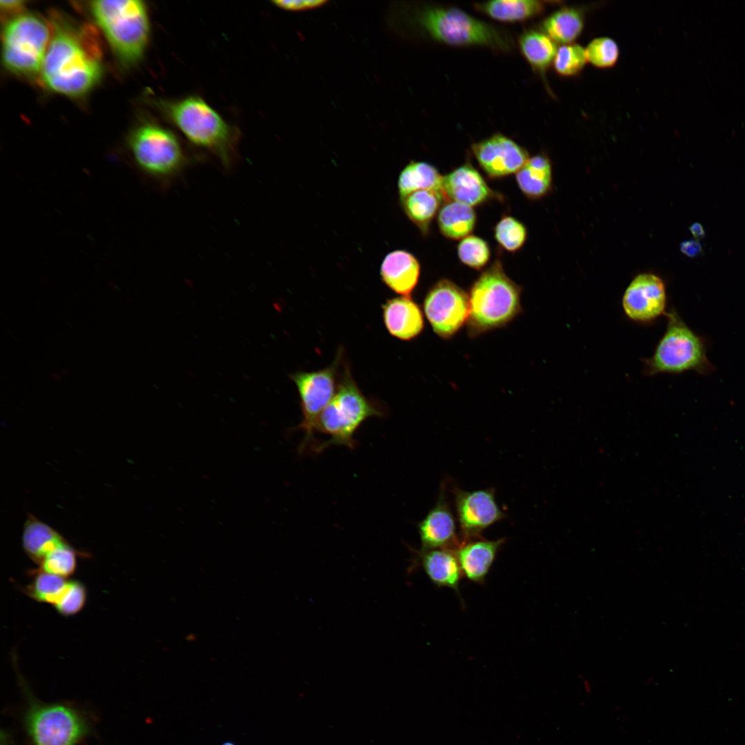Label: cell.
I'll list each match as a JSON object with an SVG mask.
<instances>
[{"label": "cell", "mask_w": 745, "mask_h": 745, "mask_svg": "<svg viewBox=\"0 0 745 745\" xmlns=\"http://www.w3.org/2000/svg\"><path fill=\"white\" fill-rule=\"evenodd\" d=\"M41 68L45 85L59 94L78 97L99 82L103 71L99 44L88 28L54 21Z\"/></svg>", "instance_id": "cell-1"}, {"label": "cell", "mask_w": 745, "mask_h": 745, "mask_svg": "<svg viewBox=\"0 0 745 745\" xmlns=\"http://www.w3.org/2000/svg\"><path fill=\"white\" fill-rule=\"evenodd\" d=\"M157 104L190 142L216 155L224 165H230L235 152V132L204 99L188 96L176 100H159Z\"/></svg>", "instance_id": "cell-2"}, {"label": "cell", "mask_w": 745, "mask_h": 745, "mask_svg": "<svg viewBox=\"0 0 745 745\" xmlns=\"http://www.w3.org/2000/svg\"><path fill=\"white\" fill-rule=\"evenodd\" d=\"M521 288L495 260L472 285L467 321L470 337L506 326L522 311Z\"/></svg>", "instance_id": "cell-3"}, {"label": "cell", "mask_w": 745, "mask_h": 745, "mask_svg": "<svg viewBox=\"0 0 745 745\" xmlns=\"http://www.w3.org/2000/svg\"><path fill=\"white\" fill-rule=\"evenodd\" d=\"M385 409L361 392L346 364L339 376L335 394L320 414L316 432L328 437L320 443L317 452L332 445L355 448V435L369 417H383Z\"/></svg>", "instance_id": "cell-4"}, {"label": "cell", "mask_w": 745, "mask_h": 745, "mask_svg": "<svg viewBox=\"0 0 745 745\" xmlns=\"http://www.w3.org/2000/svg\"><path fill=\"white\" fill-rule=\"evenodd\" d=\"M90 11L122 63L131 66L146 50L150 34L148 10L139 0L92 1Z\"/></svg>", "instance_id": "cell-5"}, {"label": "cell", "mask_w": 745, "mask_h": 745, "mask_svg": "<svg viewBox=\"0 0 745 745\" xmlns=\"http://www.w3.org/2000/svg\"><path fill=\"white\" fill-rule=\"evenodd\" d=\"M419 20L433 39L448 45L480 46L501 51L512 48L506 33L457 8H428Z\"/></svg>", "instance_id": "cell-6"}, {"label": "cell", "mask_w": 745, "mask_h": 745, "mask_svg": "<svg viewBox=\"0 0 745 745\" xmlns=\"http://www.w3.org/2000/svg\"><path fill=\"white\" fill-rule=\"evenodd\" d=\"M48 25L41 17L19 13L6 22L2 37V59L11 72L32 77L41 72L50 41Z\"/></svg>", "instance_id": "cell-7"}, {"label": "cell", "mask_w": 745, "mask_h": 745, "mask_svg": "<svg viewBox=\"0 0 745 745\" xmlns=\"http://www.w3.org/2000/svg\"><path fill=\"white\" fill-rule=\"evenodd\" d=\"M645 366L646 374L651 375L689 370L707 373L712 370L703 341L674 310L667 313L665 332Z\"/></svg>", "instance_id": "cell-8"}, {"label": "cell", "mask_w": 745, "mask_h": 745, "mask_svg": "<svg viewBox=\"0 0 745 745\" xmlns=\"http://www.w3.org/2000/svg\"><path fill=\"white\" fill-rule=\"evenodd\" d=\"M128 145L135 162L145 174L158 179L177 175L186 156L176 135L153 123H145L131 133Z\"/></svg>", "instance_id": "cell-9"}, {"label": "cell", "mask_w": 745, "mask_h": 745, "mask_svg": "<svg viewBox=\"0 0 745 745\" xmlns=\"http://www.w3.org/2000/svg\"><path fill=\"white\" fill-rule=\"evenodd\" d=\"M341 359L342 352L339 350L328 366L315 371H297L289 375L297 389L302 412L300 424L294 428L304 433L299 447V453L307 450L316 452L319 445L315 436L317 420L335 394Z\"/></svg>", "instance_id": "cell-10"}, {"label": "cell", "mask_w": 745, "mask_h": 745, "mask_svg": "<svg viewBox=\"0 0 745 745\" xmlns=\"http://www.w3.org/2000/svg\"><path fill=\"white\" fill-rule=\"evenodd\" d=\"M25 725L32 745H75L88 731L77 711L60 704L31 699Z\"/></svg>", "instance_id": "cell-11"}, {"label": "cell", "mask_w": 745, "mask_h": 745, "mask_svg": "<svg viewBox=\"0 0 745 745\" xmlns=\"http://www.w3.org/2000/svg\"><path fill=\"white\" fill-rule=\"evenodd\" d=\"M424 310L434 332L449 339L468 321V295L453 281L440 279L426 294Z\"/></svg>", "instance_id": "cell-12"}, {"label": "cell", "mask_w": 745, "mask_h": 745, "mask_svg": "<svg viewBox=\"0 0 745 745\" xmlns=\"http://www.w3.org/2000/svg\"><path fill=\"white\" fill-rule=\"evenodd\" d=\"M453 491L461 543L482 537L484 530L506 517L493 488Z\"/></svg>", "instance_id": "cell-13"}, {"label": "cell", "mask_w": 745, "mask_h": 745, "mask_svg": "<svg viewBox=\"0 0 745 745\" xmlns=\"http://www.w3.org/2000/svg\"><path fill=\"white\" fill-rule=\"evenodd\" d=\"M471 150L480 167L490 178L516 173L529 159L523 147L501 134H495L473 143Z\"/></svg>", "instance_id": "cell-14"}, {"label": "cell", "mask_w": 745, "mask_h": 745, "mask_svg": "<svg viewBox=\"0 0 745 745\" xmlns=\"http://www.w3.org/2000/svg\"><path fill=\"white\" fill-rule=\"evenodd\" d=\"M622 304L624 313L631 320L647 322L657 318L666 308L664 281L653 273L637 275L626 288Z\"/></svg>", "instance_id": "cell-15"}, {"label": "cell", "mask_w": 745, "mask_h": 745, "mask_svg": "<svg viewBox=\"0 0 745 745\" xmlns=\"http://www.w3.org/2000/svg\"><path fill=\"white\" fill-rule=\"evenodd\" d=\"M441 487L435 505L417 524L422 549H456L461 544L454 515Z\"/></svg>", "instance_id": "cell-16"}, {"label": "cell", "mask_w": 745, "mask_h": 745, "mask_svg": "<svg viewBox=\"0 0 745 745\" xmlns=\"http://www.w3.org/2000/svg\"><path fill=\"white\" fill-rule=\"evenodd\" d=\"M441 188L446 199L471 207L485 203L493 195L481 174L469 163L443 176Z\"/></svg>", "instance_id": "cell-17"}, {"label": "cell", "mask_w": 745, "mask_h": 745, "mask_svg": "<svg viewBox=\"0 0 745 745\" xmlns=\"http://www.w3.org/2000/svg\"><path fill=\"white\" fill-rule=\"evenodd\" d=\"M414 564L422 568L431 582L438 588L453 589L461 599L459 584L463 577L455 550L435 548L413 550Z\"/></svg>", "instance_id": "cell-18"}, {"label": "cell", "mask_w": 745, "mask_h": 745, "mask_svg": "<svg viewBox=\"0 0 745 745\" xmlns=\"http://www.w3.org/2000/svg\"><path fill=\"white\" fill-rule=\"evenodd\" d=\"M505 542L504 538L489 540L481 537L461 542L455 553L463 576L473 583L484 584Z\"/></svg>", "instance_id": "cell-19"}, {"label": "cell", "mask_w": 745, "mask_h": 745, "mask_svg": "<svg viewBox=\"0 0 745 745\" xmlns=\"http://www.w3.org/2000/svg\"><path fill=\"white\" fill-rule=\"evenodd\" d=\"M388 332L401 340L409 341L424 329V317L419 306L408 296L386 300L381 306Z\"/></svg>", "instance_id": "cell-20"}, {"label": "cell", "mask_w": 745, "mask_h": 745, "mask_svg": "<svg viewBox=\"0 0 745 745\" xmlns=\"http://www.w3.org/2000/svg\"><path fill=\"white\" fill-rule=\"evenodd\" d=\"M380 275L383 282L392 290L409 296L419 281L420 264L410 252L394 250L384 257Z\"/></svg>", "instance_id": "cell-21"}, {"label": "cell", "mask_w": 745, "mask_h": 745, "mask_svg": "<svg viewBox=\"0 0 745 745\" xmlns=\"http://www.w3.org/2000/svg\"><path fill=\"white\" fill-rule=\"evenodd\" d=\"M68 544L57 530L28 513L23 525L22 546L32 562L39 565L48 553Z\"/></svg>", "instance_id": "cell-22"}, {"label": "cell", "mask_w": 745, "mask_h": 745, "mask_svg": "<svg viewBox=\"0 0 745 745\" xmlns=\"http://www.w3.org/2000/svg\"><path fill=\"white\" fill-rule=\"evenodd\" d=\"M446 199L442 190H435L415 191L400 199L405 214L424 235Z\"/></svg>", "instance_id": "cell-23"}, {"label": "cell", "mask_w": 745, "mask_h": 745, "mask_svg": "<svg viewBox=\"0 0 745 745\" xmlns=\"http://www.w3.org/2000/svg\"><path fill=\"white\" fill-rule=\"evenodd\" d=\"M515 179L519 189L527 197L531 199L542 198L549 192L552 185L549 159L544 155L529 158L516 172Z\"/></svg>", "instance_id": "cell-24"}, {"label": "cell", "mask_w": 745, "mask_h": 745, "mask_svg": "<svg viewBox=\"0 0 745 745\" xmlns=\"http://www.w3.org/2000/svg\"><path fill=\"white\" fill-rule=\"evenodd\" d=\"M584 27L582 10L575 7H562L548 15L542 23V30L556 43H573L580 36Z\"/></svg>", "instance_id": "cell-25"}, {"label": "cell", "mask_w": 745, "mask_h": 745, "mask_svg": "<svg viewBox=\"0 0 745 745\" xmlns=\"http://www.w3.org/2000/svg\"><path fill=\"white\" fill-rule=\"evenodd\" d=\"M474 6L495 20L514 23L539 15L544 12L546 2L537 0H495L475 3Z\"/></svg>", "instance_id": "cell-26"}, {"label": "cell", "mask_w": 745, "mask_h": 745, "mask_svg": "<svg viewBox=\"0 0 745 745\" xmlns=\"http://www.w3.org/2000/svg\"><path fill=\"white\" fill-rule=\"evenodd\" d=\"M477 220L475 211L466 204L448 200L437 214L441 233L451 239H464L473 230Z\"/></svg>", "instance_id": "cell-27"}, {"label": "cell", "mask_w": 745, "mask_h": 745, "mask_svg": "<svg viewBox=\"0 0 745 745\" xmlns=\"http://www.w3.org/2000/svg\"><path fill=\"white\" fill-rule=\"evenodd\" d=\"M519 45L522 54L531 67L544 74L553 63L558 47L542 30H528L519 37Z\"/></svg>", "instance_id": "cell-28"}, {"label": "cell", "mask_w": 745, "mask_h": 745, "mask_svg": "<svg viewBox=\"0 0 745 745\" xmlns=\"http://www.w3.org/2000/svg\"><path fill=\"white\" fill-rule=\"evenodd\" d=\"M442 179L437 169L424 161H410L401 170L398 179L400 199L420 190H442Z\"/></svg>", "instance_id": "cell-29"}, {"label": "cell", "mask_w": 745, "mask_h": 745, "mask_svg": "<svg viewBox=\"0 0 745 745\" xmlns=\"http://www.w3.org/2000/svg\"><path fill=\"white\" fill-rule=\"evenodd\" d=\"M69 581L56 575L37 570L33 580L23 591L32 599L54 606L66 594Z\"/></svg>", "instance_id": "cell-30"}, {"label": "cell", "mask_w": 745, "mask_h": 745, "mask_svg": "<svg viewBox=\"0 0 745 745\" xmlns=\"http://www.w3.org/2000/svg\"><path fill=\"white\" fill-rule=\"evenodd\" d=\"M77 552L70 544L60 546L43 558L38 570L67 578L76 570Z\"/></svg>", "instance_id": "cell-31"}, {"label": "cell", "mask_w": 745, "mask_h": 745, "mask_svg": "<svg viewBox=\"0 0 745 745\" xmlns=\"http://www.w3.org/2000/svg\"><path fill=\"white\" fill-rule=\"evenodd\" d=\"M494 236L502 248L514 252L524 245L527 230L521 221L512 216L505 215L497 223Z\"/></svg>", "instance_id": "cell-32"}, {"label": "cell", "mask_w": 745, "mask_h": 745, "mask_svg": "<svg viewBox=\"0 0 745 745\" xmlns=\"http://www.w3.org/2000/svg\"><path fill=\"white\" fill-rule=\"evenodd\" d=\"M586 63L585 48L573 43L558 47L553 65L558 74L570 77L578 74Z\"/></svg>", "instance_id": "cell-33"}, {"label": "cell", "mask_w": 745, "mask_h": 745, "mask_svg": "<svg viewBox=\"0 0 745 745\" xmlns=\"http://www.w3.org/2000/svg\"><path fill=\"white\" fill-rule=\"evenodd\" d=\"M587 62L598 68L613 67L619 57L617 42L608 37L593 39L585 48Z\"/></svg>", "instance_id": "cell-34"}, {"label": "cell", "mask_w": 745, "mask_h": 745, "mask_svg": "<svg viewBox=\"0 0 745 745\" xmlns=\"http://www.w3.org/2000/svg\"><path fill=\"white\" fill-rule=\"evenodd\" d=\"M457 255L464 265L473 269L481 270L488 262L490 250L485 240L475 235H468L462 239L458 244Z\"/></svg>", "instance_id": "cell-35"}, {"label": "cell", "mask_w": 745, "mask_h": 745, "mask_svg": "<svg viewBox=\"0 0 745 745\" xmlns=\"http://www.w3.org/2000/svg\"><path fill=\"white\" fill-rule=\"evenodd\" d=\"M87 599L86 586L78 580H70L68 590L59 602L54 606L65 617L72 616L82 610Z\"/></svg>", "instance_id": "cell-36"}, {"label": "cell", "mask_w": 745, "mask_h": 745, "mask_svg": "<svg viewBox=\"0 0 745 745\" xmlns=\"http://www.w3.org/2000/svg\"><path fill=\"white\" fill-rule=\"evenodd\" d=\"M272 3L277 7L290 11H299L315 8L324 5L326 1L323 0H292V1H273Z\"/></svg>", "instance_id": "cell-37"}, {"label": "cell", "mask_w": 745, "mask_h": 745, "mask_svg": "<svg viewBox=\"0 0 745 745\" xmlns=\"http://www.w3.org/2000/svg\"><path fill=\"white\" fill-rule=\"evenodd\" d=\"M679 250L686 256L693 258L702 253V246L697 239H690L682 241Z\"/></svg>", "instance_id": "cell-38"}, {"label": "cell", "mask_w": 745, "mask_h": 745, "mask_svg": "<svg viewBox=\"0 0 745 745\" xmlns=\"http://www.w3.org/2000/svg\"><path fill=\"white\" fill-rule=\"evenodd\" d=\"M23 1L11 0V1H0V6L3 11L6 12L15 13L19 11L23 7Z\"/></svg>", "instance_id": "cell-39"}, {"label": "cell", "mask_w": 745, "mask_h": 745, "mask_svg": "<svg viewBox=\"0 0 745 745\" xmlns=\"http://www.w3.org/2000/svg\"><path fill=\"white\" fill-rule=\"evenodd\" d=\"M689 230L693 236L695 238V239H702L705 236V230L702 225L699 223H693L689 227Z\"/></svg>", "instance_id": "cell-40"}, {"label": "cell", "mask_w": 745, "mask_h": 745, "mask_svg": "<svg viewBox=\"0 0 745 745\" xmlns=\"http://www.w3.org/2000/svg\"><path fill=\"white\" fill-rule=\"evenodd\" d=\"M222 745H235V744H233L232 742H227L223 743Z\"/></svg>", "instance_id": "cell-41"}]
</instances>
